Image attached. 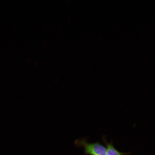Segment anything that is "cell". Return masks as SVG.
Returning <instances> with one entry per match:
<instances>
[{
    "label": "cell",
    "mask_w": 155,
    "mask_h": 155,
    "mask_svg": "<svg viewBox=\"0 0 155 155\" xmlns=\"http://www.w3.org/2000/svg\"><path fill=\"white\" fill-rule=\"evenodd\" d=\"M75 144L78 147H83L84 155H106V148L104 145L98 142L88 143L86 139H77Z\"/></svg>",
    "instance_id": "1"
},
{
    "label": "cell",
    "mask_w": 155,
    "mask_h": 155,
    "mask_svg": "<svg viewBox=\"0 0 155 155\" xmlns=\"http://www.w3.org/2000/svg\"><path fill=\"white\" fill-rule=\"evenodd\" d=\"M102 141L105 145L106 148V155H126L130 154L129 153H123L118 150L113 145V141L108 143L106 137H102Z\"/></svg>",
    "instance_id": "2"
}]
</instances>
